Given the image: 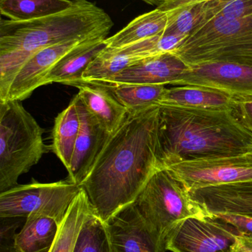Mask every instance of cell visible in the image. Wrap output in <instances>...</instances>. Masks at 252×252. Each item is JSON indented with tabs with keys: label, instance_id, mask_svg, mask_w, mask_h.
I'll list each match as a JSON object with an SVG mask.
<instances>
[{
	"label": "cell",
	"instance_id": "8992f818",
	"mask_svg": "<svg viewBox=\"0 0 252 252\" xmlns=\"http://www.w3.org/2000/svg\"><path fill=\"white\" fill-rule=\"evenodd\" d=\"M133 204L164 240L189 218L210 216L195 202L183 183L167 168H158L149 178Z\"/></svg>",
	"mask_w": 252,
	"mask_h": 252
},
{
	"label": "cell",
	"instance_id": "d6986e66",
	"mask_svg": "<svg viewBox=\"0 0 252 252\" xmlns=\"http://www.w3.org/2000/svg\"><path fill=\"white\" fill-rule=\"evenodd\" d=\"M236 96L198 86L167 89L161 105L198 109H235ZM160 105V106H161Z\"/></svg>",
	"mask_w": 252,
	"mask_h": 252
},
{
	"label": "cell",
	"instance_id": "4316f807",
	"mask_svg": "<svg viewBox=\"0 0 252 252\" xmlns=\"http://www.w3.org/2000/svg\"><path fill=\"white\" fill-rule=\"evenodd\" d=\"M207 1L166 11L169 22L164 33H177L187 37L207 17Z\"/></svg>",
	"mask_w": 252,
	"mask_h": 252
},
{
	"label": "cell",
	"instance_id": "5bb4252c",
	"mask_svg": "<svg viewBox=\"0 0 252 252\" xmlns=\"http://www.w3.org/2000/svg\"><path fill=\"white\" fill-rule=\"evenodd\" d=\"M160 35L119 48L105 47L83 72L81 83L109 81L139 61L161 54L158 47Z\"/></svg>",
	"mask_w": 252,
	"mask_h": 252
},
{
	"label": "cell",
	"instance_id": "836d02e7",
	"mask_svg": "<svg viewBox=\"0 0 252 252\" xmlns=\"http://www.w3.org/2000/svg\"><path fill=\"white\" fill-rule=\"evenodd\" d=\"M144 2L147 3V4H151V5H155L157 7L162 4L165 1H169V0H142Z\"/></svg>",
	"mask_w": 252,
	"mask_h": 252
},
{
	"label": "cell",
	"instance_id": "83f0119b",
	"mask_svg": "<svg viewBox=\"0 0 252 252\" xmlns=\"http://www.w3.org/2000/svg\"><path fill=\"white\" fill-rule=\"evenodd\" d=\"M252 15V0H213L208 1L207 21L216 16L235 19Z\"/></svg>",
	"mask_w": 252,
	"mask_h": 252
},
{
	"label": "cell",
	"instance_id": "cb8c5ba5",
	"mask_svg": "<svg viewBox=\"0 0 252 252\" xmlns=\"http://www.w3.org/2000/svg\"><path fill=\"white\" fill-rule=\"evenodd\" d=\"M92 83L109 89L115 98L128 110L129 113L160 106L167 90L164 85L117 84L105 81Z\"/></svg>",
	"mask_w": 252,
	"mask_h": 252
},
{
	"label": "cell",
	"instance_id": "f1b7e54d",
	"mask_svg": "<svg viewBox=\"0 0 252 252\" xmlns=\"http://www.w3.org/2000/svg\"><path fill=\"white\" fill-rule=\"evenodd\" d=\"M24 220L26 219L0 217V252H16V231Z\"/></svg>",
	"mask_w": 252,
	"mask_h": 252
},
{
	"label": "cell",
	"instance_id": "ac0fdd59",
	"mask_svg": "<svg viewBox=\"0 0 252 252\" xmlns=\"http://www.w3.org/2000/svg\"><path fill=\"white\" fill-rule=\"evenodd\" d=\"M107 38L87 40L62 57L46 75L42 86L60 83L72 86L81 82V76L95 58L107 47Z\"/></svg>",
	"mask_w": 252,
	"mask_h": 252
},
{
	"label": "cell",
	"instance_id": "4dcf8cb0",
	"mask_svg": "<svg viewBox=\"0 0 252 252\" xmlns=\"http://www.w3.org/2000/svg\"><path fill=\"white\" fill-rule=\"evenodd\" d=\"M234 109L241 122L252 133V96H236Z\"/></svg>",
	"mask_w": 252,
	"mask_h": 252
},
{
	"label": "cell",
	"instance_id": "e0dca14e",
	"mask_svg": "<svg viewBox=\"0 0 252 252\" xmlns=\"http://www.w3.org/2000/svg\"><path fill=\"white\" fill-rule=\"evenodd\" d=\"M73 87L86 109L109 133L118 130L127 119L129 112L109 91V89L93 83H79Z\"/></svg>",
	"mask_w": 252,
	"mask_h": 252
},
{
	"label": "cell",
	"instance_id": "1f68e13d",
	"mask_svg": "<svg viewBox=\"0 0 252 252\" xmlns=\"http://www.w3.org/2000/svg\"><path fill=\"white\" fill-rule=\"evenodd\" d=\"M209 1H213V0H169L157 7V8L163 11H169V10H176L186 6Z\"/></svg>",
	"mask_w": 252,
	"mask_h": 252
},
{
	"label": "cell",
	"instance_id": "30bf717a",
	"mask_svg": "<svg viewBox=\"0 0 252 252\" xmlns=\"http://www.w3.org/2000/svg\"><path fill=\"white\" fill-rule=\"evenodd\" d=\"M105 223L113 252H166L164 240L134 204Z\"/></svg>",
	"mask_w": 252,
	"mask_h": 252
},
{
	"label": "cell",
	"instance_id": "d4e9b609",
	"mask_svg": "<svg viewBox=\"0 0 252 252\" xmlns=\"http://www.w3.org/2000/svg\"><path fill=\"white\" fill-rule=\"evenodd\" d=\"M72 4V0H0V12L10 20L28 22L57 14Z\"/></svg>",
	"mask_w": 252,
	"mask_h": 252
},
{
	"label": "cell",
	"instance_id": "ffe728a7",
	"mask_svg": "<svg viewBox=\"0 0 252 252\" xmlns=\"http://www.w3.org/2000/svg\"><path fill=\"white\" fill-rule=\"evenodd\" d=\"M168 22V13L156 7L135 18L119 32L107 38L105 43L107 47L119 48L161 35L165 32Z\"/></svg>",
	"mask_w": 252,
	"mask_h": 252
},
{
	"label": "cell",
	"instance_id": "f546056e",
	"mask_svg": "<svg viewBox=\"0 0 252 252\" xmlns=\"http://www.w3.org/2000/svg\"><path fill=\"white\" fill-rule=\"evenodd\" d=\"M211 215L235 226L243 233L252 235V216L235 213H217Z\"/></svg>",
	"mask_w": 252,
	"mask_h": 252
},
{
	"label": "cell",
	"instance_id": "8fae6325",
	"mask_svg": "<svg viewBox=\"0 0 252 252\" xmlns=\"http://www.w3.org/2000/svg\"><path fill=\"white\" fill-rule=\"evenodd\" d=\"M88 39L91 38L66 41L44 47L33 53L16 71L0 102L22 101L28 98L33 92L42 87L46 75L62 57Z\"/></svg>",
	"mask_w": 252,
	"mask_h": 252
},
{
	"label": "cell",
	"instance_id": "9a60e30c",
	"mask_svg": "<svg viewBox=\"0 0 252 252\" xmlns=\"http://www.w3.org/2000/svg\"><path fill=\"white\" fill-rule=\"evenodd\" d=\"M189 69V65L173 53H162L139 61L105 82L175 85L179 78Z\"/></svg>",
	"mask_w": 252,
	"mask_h": 252
},
{
	"label": "cell",
	"instance_id": "484cf974",
	"mask_svg": "<svg viewBox=\"0 0 252 252\" xmlns=\"http://www.w3.org/2000/svg\"><path fill=\"white\" fill-rule=\"evenodd\" d=\"M73 252H113L106 223L93 210L80 231Z\"/></svg>",
	"mask_w": 252,
	"mask_h": 252
},
{
	"label": "cell",
	"instance_id": "7c38bea8",
	"mask_svg": "<svg viewBox=\"0 0 252 252\" xmlns=\"http://www.w3.org/2000/svg\"><path fill=\"white\" fill-rule=\"evenodd\" d=\"M175 85L198 86L233 96H252V67L224 62L189 66Z\"/></svg>",
	"mask_w": 252,
	"mask_h": 252
},
{
	"label": "cell",
	"instance_id": "7a4b0ae2",
	"mask_svg": "<svg viewBox=\"0 0 252 252\" xmlns=\"http://www.w3.org/2000/svg\"><path fill=\"white\" fill-rule=\"evenodd\" d=\"M159 106L158 168L183 161L252 152V133L234 109Z\"/></svg>",
	"mask_w": 252,
	"mask_h": 252
},
{
	"label": "cell",
	"instance_id": "ba28073f",
	"mask_svg": "<svg viewBox=\"0 0 252 252\" xmlns=\"http://www.w3.org/2000/svg\"><path fill=\"white\" fill-rule=\"evenodd\" d=\"M242 233L213 215L189 218L180 222L165 239L166 252H232Z\"/></svg>",
	"mask_w": 252,
	"mask_h": 252
},
{
	"label": "cell",
	"instance_id": "4fadbf2b",
	"mask_svg": "<svg viewBox=\"0 0 252 252\" xmlns=\"http://www.w3.org/2000/svg\"><path fill=\"white\" fill-rule=\"evenodd\" d=\"M80 130L67 180L81 186L112 133H109L75 95Z\"/></svg>",
	"mask_w": 252,
	"mask_h": 252
},
{
	"label": "cell",
	"instance_id": "d6a6232c",
	"mask_svg": "<svg viewBox=\"0 0 252 252\" xmlns=\"http://www.w3.org/2000/svg\"><path fill=\"white\" fill-rule=\"evenodd\" d=\"M232 252H252V234L241 233L236 238Z\"/></svg>",
	"mask_w": 252,
	"mask_h": 252
},
{
	"label": "cell",
	"instance_id": "6da1fadb",
	"mask_svg": "<svg viewBox=\"0 0 252 252\" xmlns=\"http://www.w3.org/2000/svg\"><path fill=\"white\" fill-rule=\"evenodd\" d=\"M159 106L129 113L112 133L80 188L95 214L106 223L131 205L158 170Z\"/></svg>",
	"mask_w": 252,
	"mask_h": 252
},
{
	"label": "cell",
	"instance_id": "52a82bcc",
	"mask_svg": "<svg viewBox=\"0 0 252 252\" xmlns=\"http://www.w3.org/2000/svg\"><path fill=\"white\" fill-rule=\"evenodd\" d=\"M81 188L68 180L40 183L32 180L0 192V217L22 218L40 215L60 224Z\"/></svg>",
	"mask_w": 252,
	"mask_h": 252
},
{
	"label": "cell",
	"instance_id": "44dd1931",
	"mask_svg": "<svg viewBox=\"0 0 252 252\" xmlns=\"http://www.w3.org/2000/svg\"><path fill=\"white\" fill-rule=\"evenodd\" d=\"M79 130L80 118L74 97L68 107L55 119L50 146V151L62 161L67 170L71 167Z\"/></svg>",
	"mask_w": 252,
	"mask_h": 252
},
{
	"label": "cell",
	"instance_id": "603a6c76",
	"mask_svg": "<svg viewBox=\"0 0 252 252\" xmlns=\"http://www.w3.org/2000/svg\"><path fill=\"white\" fill-rule=\"evenodd\" d=\"M92 210L88 197L81 188L59 225L56 239L49 252H73L80 231Z\"/></svg>",
	"mask_w": 252,
	"mask_h": 252
},
{
	"label": "cell",
	"instance_id": "277c9868",
	"mask_svg": "<svg viewBox=\"0 0 252 252\" xmlns=\"http://www.w3.org/2000/svg\"><path fill=\"white\" fill-rule=\"evenodd\" d=\"M172 53L189 66L224 62L252 67V15L202 22Z\"/></svg>",
	"mask_w": 252,
	"mask_h": 252
},
{
	"label": "cell",
	"instance_id": "2e32d148",
	"mask_svg": "<svg viewBox=\"0 0 252 252\" xmlns=\"http://www.w3.org/2000/svg\"><path fill=\"white\" fill-rule=\"evenodd\" d=\"M189 194L210 214L252 216V180L199 188Z\"/></svg>",
	"mask_w": 252,
	"mask_h": 252
},
{
	"label": "cell",
	"instance_id": "9c48e42d",
	"mask_svg": "<svg viewBox=\"0 0 252 252\" xmlns=\"http://www.w3.org/2000/svg\"><path fill=\"white\" fill-rule=\"evenodd\" d=\"M188 191L252 180V152L183 161L167 167Z\"/></svg>",
	"mask_w": 252,
	"mask_h": 252
},
{
	"label": "cell",
	"instance_id": "3957f363",
	"mask_svg": "<svg viewBox=\"0 0 252 252\" xmlns=\"http://www.w3.org/2000/svg\"><path fill=\"white\" fill-rule=\"evenodd\" d=\"M103 9L88 0H72L64 11L47 17L0 21V99L16 71L38 50L73 40L107 38L113 27Z\"/></svg>",
	"mask_w": 252,
	"mask_h": 252
},
{
	"label": "cell",
	"instance_id": "5b68a950",
	"mask_svg": "<svg viewBox=\"0 0 252 252\" xmlns=\"http://www.w3.org/2000/svg\"><path fill=\"white\" fill-rule=\"evenodd\" d=\"M20 102H0V192L16 186L50 150L44 130Z\"/></svg>",
	"mask_w": 252,
	"mask_h": 252
},
{
	"label": "cell",
	"instance_id": "7402d4cb",
	"mask_svg": "<svg viewBox=\"0 0 252 252\" xmlns=\"http://www.w3.org/2000/svg\"><path fill=\"white\" fill-rule=\"evenodd\" d=\"M59 223L40 215L27 218L16 238V252H49L56 239Z\"/></svg>",
	"mask_w": 252,
	"mask_h": 252
}]
</instances>
